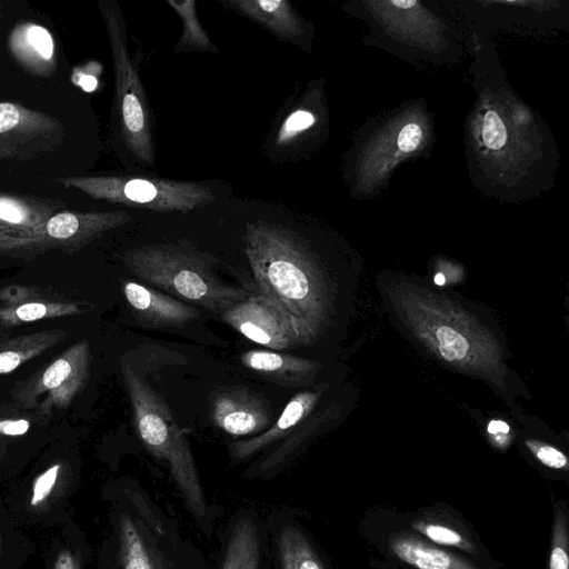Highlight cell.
Here are the masks:
<instances>
[{"label": "cell", "instance_id": "cell-1", "mask_svg": "<svg viewBox=\"0 0 569 569\" xmlns=\"http://www.w3.org/2000/svg\"><path fill=\"white\" fill-rule=\"evenodd\" d=\"M243 242L258 293L289 318L301 346L312 343L331 308L328 281L313 252L292 230L263 220L247 224Z\"/></svg>", "mask_w": 569, "mask_h": 569}, {"label": "cell", "instance_id": "cell-2", "mask_svg": "<svg viewBox=\"0 0 569 569\" xmlns=\"http://www.w3.org/2000/svg\"><path fill=\"white\" fill-rule=\"evenodd\" d=\"M119 259L144 283L213 312L222 313L247 297L243 289L221 280L211 257L184 239L129 249Z\"/></svg>", "mask_w": 569, "mask_h": 569}, {"label": "cell", "instance_id": "cell-3", "mask_svg": "<svg viewBox=\"0 0 569 569\" xmlns=\"http://www.w3.org/2000/svg\"><path fill=\"white\" fill-rule=\"evenodd\" d=\"M122 377L141 441L167 462L187 503L198 517L206 516V501L190 446L161 397L130 367Z\"/></svg>", "mask_w": 569, "mask_h": 569}, {"label": "cell", "instance_id": "cell-4", "mask_svg": "<svg viewBox=\"0 0 569 569\" xmlns=\"http://www.w3.org/2000/svg\"><path fill=\"white\" fill-rule=\"evenodd\" d=\"M114 73V102L122 140L140 161L153 164L154 147L147 94L128 49L127 28L117 2H100Z\"/></svg>", "mask_w": 569, "mask_h": 569}, {"label": "cell", "instance_id": "cell-5", "mask_svg": "<svg viewBox=\"0 0 569 569\" xmlns=\"http://www.w3.org/2000/svg\"><path fill=\"white\" fill-rule=\"evenodd\" d=\"M94 200L142 208L154 212L188 213L214 200L210 188L186 181L123 176H68L56 179Z\"/></svg>", "mask_w": 569, "mask_h": 569}, {"label": "cell", "instance_id": "cell-6", "mask_svg": "<svg viewBox=\"0 0 569 569\" xmlns=\"http://www.w3.org/2000/svg\"><path fill=\"white\" fill-rule=\"evenodd\" d=\"M90 371V343L79 340L49 365L18 381L10 396L17 407L46 423L54 410L66 409L83 391Z\"/></svg>", "mask_w": 569, "mask_h": 569}, {"label": "cell", "instance_id": "cell-7", "mask_svg": "<svg viewBox=\"0 0 569 569\" xmlns=\"http://www.w3.org/2000/svg\"><path fill=\"white\" fill-rule=\"evenodd\" d=\"M66 136L56 117L17 102H0V162L27 161L53 151Z\"/></svg>", "mask_w": 569, "mask_h": 569}, {"label": "cell", "instance_id": "cell-8", "mask_svg": "<svg viewBox=\"0 0 569 569\" xmlns=\"http://www.w3.org/2000/svg\"><path fill=\"white\" fill-rule=\"evenodd\" d=\"M91 309L88 302L39 286L0 288V326L18 327L40 320L73 317Z\"/></svg>", "mask_w": 569, "mask_h": 569}, {"label": "cell", "instance_id": "cell-9", "mask_svg": "<svg viewBox=\"0 0 569 569\" xmlns=\"http://www.w3.org/2000/svg\"><path fill=\"white\" fill-rule=\"evenodd\" d=\"M221 316L243 337L272 350L301 346L289 318L258 292L234 303Z\"/></svg>", "mask_w": 569, "mask_h": 569}, {"label": "cell", "instance_id": "cell-10", "mask_svg": "<svg viewBox=\"0 0 569 569\" xmlns=\"http://www.w3.org/2000/svg\"><path fill=\"white\" fill-rule=\"evenodd\" d=\"M132 220L124 210L109 211H69L52 214L43 227L37 241L43 253L60 250L72 254L103 233L121 227Z\"/></svg>", "mask_w": 569, "mask_h": 569}, {"label": "cell", "instance_id": "cell-11", "mask_svg": "<svg viewBox=\"0 0 569 569\" xmlns=\"http://www.w3.org/2000/svg\"><path fill=\"white\" fill-rule=\"evenodd\" d=\"M381 553L411 569H496L488 560L435 545L405 527L373 538Z\"/></svg>", "mask_w": 569, "mask_h": 569}, {"label": "cell", "instance_id": "cell-12", "mask_svg": "<svg viewBox=\"0 0 569 569\" xmlns=\"http://www.w3.org/2000/svg\"><path fill=\"white\" fill-rule=\"evenodd\" d=\"M210 417L230 436L262 433L277 420L270 402L243 386L216 390L211 397Z\"/></svg>", "mask_w": 569, "mask_h": 569}, {"label": "cell", "instance_id": "cell-13", "mask_svg": "<svg viewBox=\"0 0 569 569\" xmlns=\"http://www.w3.org/2000/svg\"><path fill=\"white\" fill-rule=\"evenodd\" d=\"M8 49L24 72L40 78L56 74V42L46 27L30 21L16 24L8 36Z\"/></svg>", "mask_w": 569, "mask_h": 569}, {"label": "cell", "instance_id": "cell-14", "mask_svg": "<svg viewBox=\"0 0 569 569\" xmlns=\"http://www.w3.org/2000/svg\"><path fill=\"white\" fill-rule=\"evenodd\" d=\"M122 290L134 316L149 326H179L198 317L193 307L142 283L126 281Z\"/></svg>", "mask_w": 569, "mask_h": 569}, {"label": "cell", "instance_id": "cell-15", "mask_svg": "<svg viewBox=\"0 0 569 569\" xmlns=\"http://www.w3.org/2000/svg\"><path fill=\"white\" fill-rule=\"evenodd\" d=\"M61 206L49 198L0 190V228L16 237L39 238L47 220Z\"/></svg>", "mask_w": 569, "mask_h": 569}, {"label": "cell", "instance_id": "cell-16", "mask_svg": "<svg viewBox=\"0 0 569 569\" xmlns=\"http://www.w3.org/2000/svg\"><path fill=\"white\" fill-rule=\"evenodd\" d=\"M240 360L262 378L291 388L310 385L320 369L311 359L271 350H249Z\"/></svg>", "mask_w": 569, "mask_h": 569}, {"label": "cell", "instance_id": "cell-17", "mask_svg": "<svg viewBox=\"0 0 569 569\" xmlns=\"http://www.w3.org/2000/svg\"><path fill=\"white\" fill-rule=\"evenodd\" d=\"M321 390H305L295 395L284 407L281 416L262 433L233 442L230 453L234 460L247 459L259 450L279 440L298 426L313 410L321 397Z\"/></svg>", "mask_w": 569, "mask_h": 569}, {"label": "cell", "instance_id": "cell-18", "mask_svg": "<svg viewBox=\"0 0 569 569\" xmlns=\"http://www.w3.org/2000/svg\"><path fill=\"white\" fill-rule=\"evenodd\" d=\"M223 4L258 22L278 38L292 40L303 33L301 20L287 0H229Z\"/></svg>", "mask_w": 569, "mask_h": 569}, {"label": "cell", "instance_id": "cell-19", "mask_svg": "<svg viewBox=\"0 0 569 569\" xmlns=\"http://www.w3.org/2000/svg\"><path fill=\"white\" fill-rule=\"evenodd\" d=\"M66 338L67 331L62 329H46L11 336L9 328L0 326V375L14 371Z\"/></svg>", "mask_w": 569, "mask_h": 569}, {"label": "cell", "instance_id": "cell-20", "mask_svg": "<svg viewBox=\"0 0 569 569\" xmlns=\"http://www.w3.org/2000/svg\"><path fill=\"white\" fill-rule=\"evenodd\" d=\"M410 530L417 532L426 540L455 549L465 555L480 559L486 552L481 551L480 545L475 542L470 533L463 532L457 525L443 521L435 516H415L408 518Z\"/></svg>", "mask_w": 569, "mask_h": 569}, {"label": "cell", "instance_id": "cell-21", "mask_svg": "<svg viewBox=\"0 0 569 569\" xmlns=\"http://www.w3.org/2000/svg\"><path fill=\"white\" fill-rule=\"evenodd\" d=\"M260 540L251 519L233 527L226 548L221 569H259Z\"/></svg>", "mask_w": 569, "mask_h": 569}, {"label": "cell", "instance_id": "cell-22", "mask_svg": "<svg viewBox=\"0 0 569 569\" xmlns=\"http://www.w3.org/2000/svg\"><path fill=\"white\" fill-rule=\"evenodd\" d=\"M278 552L281 569H326L311 545L296 528L286 527L281 531Z\"/></svg>", "mask_w": 569, "mask_h": 569}, {"label": "cell", "instance_id": "cell-23", "mask_svg": "<svg viewBox=\"0 0 569 569\" xmlns=\"http://www.w3.org/2000/svg\"><path fill=\"white\" fill-rule=\"evenodd\" d=\"M120 551L123 569H160L154 553L127 516L120 521Z\"/></svg>", "mask_w": 569, "mask_h": 569}, {"label": "cell", "instance_id": "cell-24", "mask_svg": "<svg viewBox=\"0 0 569 569\" xmlns=\"http://www.w3.org/2000/svg\"><path fill=\"white\" fill-rule=\"evenodd\" d=\"M167 3L177 12L183 26L177 52L187 49L217 50L198 19L193 0H167Z\"/></svg>", "mask_w": 569, "mask_h": 569}, {"label": "cell", "instance_id": "cell-25", "mask_svg": "<svg viewBox=\"0 0 569 569\" xmlns=\"http://www.w3.org/2000/svg\"><path fill=\"white\" fill-rule=\"evenodd\" d=\"M568 543L567 507L560 501L555 511L549 569H569Z\"/></svg>", "mask_w": 569, "mask_h": 569}, {"label": "cell", "instance_id": "cell-26", "mask_svg": "<svg viewBox=\"0 0 569 569\" xmlns=\"http://www.w3.org/2000/svg\"><path fill=\"white\" fill-rule=\"evenodd\" d=\"M27 410H22L14 403L0 406V442L14 440L26 435L31 427V417Z\"/></svg>", "mask_w": 569, "mask_h": 569}, {"label": "cell", "instance_id": "cell-27", "mask_svg": "<svg viewBox=\"0 0 569 569\" xmlns=\"http://www.w3.org/2000/svg\"><path fill=\"white\" fill-rule=\"evenodd\" d=\"M316 122L315 114L306 109L292 111L282 122L276 138L277 144H287Z\"/></svg>", "mask_w": 569, "mask_h": 569}, {"label": "cell", "instance_id": "cell-28", "mask_svg": "<svg viewBox=\"0 0 569 569\" xmlns=\"http://www.w3.org/2000/svg\"><path fill=\"white\" fill-rule=\"evenodd\" d=\"M61 469V463H54L34 478L30 497L31 507H38L49 498L57 485Z\"/></svg>", "mask_w": 569, "mask_h": 569}, {"label": "cell", "instance_id": "cell-29", "mask_svg": "<svg viewBox=\"0 0 569 569\" xmlns=\"http://www.w3.org/2000/svg\"><path fill=\"white\" fill-rule=\"evenodd\" d=\"M527 447L543 466L556 470L567 469V457L559 449L539 441H527Z\"/></svg>", "mask_w": 569, "mask_h": 569}, {"label": "cell", "instance_id": "cell-30", "mask_svg": "<svg viewBox=\"0 0 569 569\" xmlns=\"http://www.w3.org/2000/svg\"><path fill=\"white\" fill-rule=\"evenodd\" d=\"M421 140V128L417 123L410 122L402 127V129L399 132L398 148L402 152L409 153L419 147Z\"/></svg>", "mask_w": 569, "mask_h": 569}, {"label": "cell", "instance_id": "cell-31", "mask_svg": "<svg viewBox=\"0 0 569 569\" xmlns=\"http://www.w3.org/2000/svg\"><path fill=\"white\" fill-rule=\"evenodd\" d=\"M487 429L493 436L507 435L509 432V426L501 420L490 421Z\"/></svg>", "mask_w": 569, "mask_h": 569}, {"label": "cell", "instance_id": "cell-32", "mask_svg": "<svg viewBox=\"0 0 569 569\" xmlns=\"http://www.w3.org/2000/svg\"><path fill=\"white\" fill-rule=\"evenodd\" d=\"M433 280L438 286H443L446 283V277L440 272L435 276Z\"/></svg>", "mask_w": 569, "mask_h": 569}, {"label": "cell", "instance_id": "cell-33", "mask_svg": "<svg viewBox=\"0 0 569 569\" xmlns=\"http://www.w3.org/2000/svg\"><path fill=\"white\" fill-rule=\"evenodd\" d=\"M1 8H2V3L0 2V11H1Z\"/></svg>", "mask_w": 569, "mask_h": 569}]
</instances>
